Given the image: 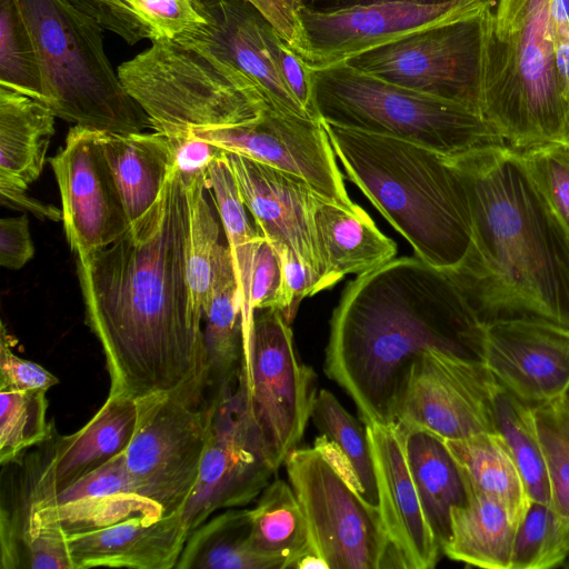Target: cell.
<instances>
[{"mask_svg": "<svg viewBox=\"0 0 569 569\" xmlns=\"http://www.w3.org/2000/svg\"><path fill=\"white\" fill-rule=\"evenodd\" d=\"M379 491V510L389 541L406 569L433 568L441 553L423 515L393 423L366 425Z\"/></svg>", "mask_w": 569, "mask_h": 569, "instance_id": "22", "label": "cell"}, {"mask_svg": "<svg viewBox=\"0 0 569 569\" xmlns=\"http://www.w3.org/2000/svg\"><path fill=\"white\" fill-rule=\"evenodd\" d=\"M182 178L189 212L187 279L192 306L202 316L212 292L223 244L220 242V226L206 198L208 173Z\"/></svg>", "mask_w": 569, "mask_h": 569, "instance_id": "36", "label": "cell"}, {"mask_svg": "<svg viewBox=\"0 0 569 569\" xmlns=\"http://www.w3.org/2000/svg\"><path fill=\"white\" fill-rule=\"evenodd\" d=\"M268 39L279 72L290 92L311 117L318 118L315 111L313 70L281 39L272 26Z\"/></svg>", "mask_w": 569, "mask_h": 569, "instance_id": "49", "label": "cell"}, {"mask_svg": "<svg viewBox=\"0 0 569 569\" xmlns=\"http://www.w3.org/2000/svg\"><path fill=\"white\" fill-rule=\"evenodd\" d=\"M190 535L181 511L136 517L107 528L67 537L73 569L176 568Z\"/></svg>", "mask_w": 569, "mask_h": 569, "instance_id": "23", "label": "cell"}, {"mask_svg": "<svg viewBox=\"0 0 569 569\" xmlns=\"http://www.w3.org/2000/svg\"><path fill=\"white\" fill-rule=\"evenodd\" d=\"M11 336L1 323L0 391H48L59 380L39 363L17 356L11 348Z\"/></svg>", "mask_w": 569, "mask_h": 569, "instance_id": "48", "label": "cell"}, {"mask_svg": "<svg viewBox=\"0 0 569 569\" xmlns=\"http://www.w3.org/2000/svg\"><path fill=\"white\" fill-rule=\"evenodd\" d=\"M74 8L96 19L103 29L114 32L129 44L153 34L130 0H68Z\"/></svg>", "mask_w": 569, "mask_h": 569, "instance_id": "47", "label": "cell"}, {"mask_svg": "<svg viewBox=\"0 0 569 569\" xmlns=\"http://www.w3.org/2000/svg\"><path fill=\"white\" fill-rule=\"evenodd\" d=\"M130 492L136 493L127 471L124 452H122L63 491L32 505L30 509L62 505L83 498Z\"/></svg>", "mask_w": 569, "mask_h": 569, "instance_id": "45", "label": "cell"}, {"mask_svg": "<svg viewBox=\"0 0 569 569\" xmlns=\"http://www.w3.org/2000/svg\"><path fill=\"white\" fill-rule=\"evenodd\" d=\"M272 243L281 259L282 281L279 310L291 322L302 299L312 297L315 277L311 269L293 249L283 243Z\"/></svg>", "mask_w": 569, "mask_h": 569, "instance_id": "50", "label": "cell"}, {"mask_svg": "<svg viewBox=\"0 0 569 569\" xmlns=\"http://www.w3.org/2000/svg\"><path fill=\"white\" fill-rule=\"evenodd\" d=\"M483 2L382 1L327 9L305 3L299 10L298 39L292 50L312 70L321 69L468 14Z\"/></svg>", "mask_w": 569, "mask_h": 569, "instance_id": "14", "label": "cell"}, {"mask_svg": "<svg viewBox=\"0 0 569 569\" xmlns=\"http://www.w3.org/2000/svg\"><path fill=\"white\" fill-rule=\"evenodd\" d=\"M426 350L485 363L486 325L448 271L417 256L393 258L345 287L323 370L362 423L390 425L410 366Z\"/></svg>", "mask_w": 569, "mask_h": 569, "instance_id": "2", "label": "cell"}, {"mask_svg": "<svg viewBox=\"0 0 569 569\" xmlns=\"http://www.w3.org/2000/svg\"><path fill=\"white\" fill-rule=\"evenodd\" d=\"M151 42L117 72L154 131L182 137L249 122L270 108L257 86L227 62L174 39Z\"/></svg>", "mask_w": 569, "mask_h": 569, "instance_id": "7", "label": "cell"}, {"mask_svg": "<svg viewBox=\"0 0 569 569\" xmlns=\"http://www.w3.org/2000/svg\"><path fill=\"white\" fill-rule=\"evenodd\" d=\"M189 212L173 167L160 198L123 236L77 257L86 321L101 345L110 392L204 398L202 316L187 279Z\"/></svg>", "mask_w": 569, "mask_h": 569, "instance_id": "1", "label": "cell"}, {"mask_svg": "<svg viewBox=\"0 0 569 569\" xmlns=\"http://www.w3.org/2000/svg\"><path fill=\"white\" fill-rule=\"evenodd\" d=\"M551 17L556 72L569 109V20L560 0H552Z\"/></svg>", "mask_w": 569, "mask_h": 569, "instance_id": "53", "label": "cell"}, {"mask_svg": "<svg viewBox=\"0 0 569 569\" xmlns=\"http://www.w3.org/2000/svg\"><path fill=\"white\" fill-rule=\"evenodd\" d=\"M47 391H0V463L16 461L53 433L47 422Z\"/></svg>", "mask_w": 569, "mask_h": 569, "instance_id": "40", "label": "cell"}, {"mask_svg": "<svg viewBox=\"0 0 569 569\" xmlns=\"http://www.w3.org/2000/svg\"><path fill=\"white\" fill-rule=\"evenodd\" d=\"M137 423L136 399L121 393L109 397L78 431L53 437L47 457L26 469L21 497L9 508L26 518L30 507L94 471L126 451Z\"/></svg>", "mask_w": 569, "mask_h": 569, "instance_id": "19", "label": "cell"}, {"mask_svg": "<svg viewBox=\"0 0 569 569\" xmlns=\"http://www.w3.org/2000/svg\"><path fill=\"white\" fill-rule=\"evenodd\" d=\"M2 569H73L67 537L51 527H33L17 540L1 560Z\"/></svg>", "mask_w": 569, "mask_h": 569, "instance_id": "43", "label": "cell"}, {"mask_svg": "<svg viewBox=\"0 0 569 569\" xmlns=\"http://www.w3.org/2000/svg\"><path fill=\"white\" fill-rule=\"evenodd\" d=\"M517 151L530 177L569 231V146L556 140Z\"/></svg>", "mask_w": 569, "mask_h": 569, "instance_id": "42", "label": "cell"}, {"mask_svg": "<svg viewBox=\"0 0 569 569\" xmlns=\"http://www.w3.org/2000/svg\"><path fill=\"white\" fill-rule=\"evenodd\" d=\"M496 386L485 363L426 350L410 366L393 423L419 427L445 440L496 432Z\"/></svg>", "mask_w": 569, "mask_h": 569, "instance_id": "15", "label": "cell"}, {"mask_svg": "<svg viewBox=\"0 0 569 569\" xmlns=\"http://www.w3.org/2000/svg\"><path fill=\"white\" fill-rule=\"evenodd\" d=\"M557 141H560L562 143H566V144L569 146V109H568L567 114H566V119H565V122H563V127H562L560 137H559V139Z\"/></svg>", "mask_w": 569, "mask_h": 569, "instance_id": "56", "label": "cell"}, {"mask_svg": "<svg viewBox=\"0 0 569 569\" xmlns=\"http://www.w3.org/2000/svg\"><path fill=\"white\" fill-rule=\"evenodd\" d=\"M208 189L222 223L230 249L239 290L241 309L246 307L254 251L260 233L249 219L226 151L208 167Z\"/></svg>", "mask_w": 569, "mask_h": 569, "instance_id": "37", "label": "cell"}, {"mask_svg": "<svg viewBox=\"0 0 569 569\" xmlns=\"http://www.w3.org/2000/svg\"><path fill=\"white\" fill-rule=\"evenodd\" d=\"M461 467L470 491L501 502L519 522L529 498L505 441L496 432L445 440Z\"/></svg>", "mask_w": 569, "mask_h": 569, "instance_id": "32", "label": "cell"}, {"mask_svg": "<svg viewBox=\"0 0 569 569\" xmlns=\"http://www.w3.org/2000/svg\"><path fill=\"white\" fill-rule=\"evenodd\" d=\"M547 463L550 506L569 518V406L557 398L533 407Z\"/></svg>", "mask_w": 569, "mask_h": 569, "instance_id": "41", "label": "cell"}, {"mask_svg": "<svg viewBox=\"0 0 569 569\" xmlns=\"http://www.w3.org/2000/svg\"><path fill=\"white\" fill-rule=\"evenodd\" d=\"M137 423L124 451L133 491L163 516L182 511L198 481L211 408L204 398L157 392L136 398Z\"/></svg>", "mask_w": 569, "mask_h": 569, "instance_id": "10", "label": "cell"}, {"mask_svg": "<svg viewBox=\"0 0 569 569\" xmlns=\"http://www.w3.org/2000/svg\"><path fill=\"white\" fill-rule=\"evenodd\" d=\"M311 218L321 266L313 296L347 274H363L397 254L396 242L383 234L357 203L345 207L315 193Z\"/></svg>", "mask_w": 569, "mask_h": 569, "instance_id": "24", "label": "cell"}, {"mask_svg": "<svg viewBox=\"0 0 569 569\" xmlns=\"http://www.w3.org/2000/svg\"><path fill=\"white\" fill-rule=\"evenodd\" d=\"M421 508L440 547L451 538V510L466 505L470 488L445 439L419 427L396 422Z\"/></svg>", "mask_w": 569, "mask_h": 569, "instance_id": "25", "label": "cell"}, {"mask_svg": "<svg viewBox=\"0 0 569 569\" xmlns=\"http://www.w3.org/2000/svg\"><path fill=\"white\" fill-rule=\"evenodd\" d=\"M169 139L173 149L174 166L184 178L208 173L211 161L223 152L221 148L190 133Z\"/></svg>", "mask_w": 569, "mask_h": 569, "instance_id": "52", "label": "cell"}, {"mask_svg": "<svg viewBox=\"0 0 569 569\" xmlns=\"http://www.w3.org/2000/svg\"><path fill=\"white\" fill-rule=\"evenodd\" d=\"M281 281L282 270L279 253L274 244L260 234L250 273L247 302L242 312L244 346L254 310L279 309Z\"/></svg>", "mask_w": 569, "mask_h": 569, "instance_id": "44", "label": "cell"}, {"mask_svg": "<svg viewBox=\"0 0 569 569\" xmlns=\"http://www.w3.org/2000/svg\"><path fill=\"white\" fill-rule=\"evenodd\" d=\"M561 568L569 569V557L566 559V561L561 565Z\"/></svg>", "mask_w": 569, "mask_h": 569, "instance_id": "59", "label": "cell"}, {"mask_svg": "<svg viewBox=\"0 0 569 569\" xmlns=\"http://www.w3.org/2000/svg\"><path fill=\"white\" fill-rule=\"evenodd\" d=\"M210 431L198 481L181 516L191 532L220 509L253 501L279 469L253 417L243 368L210 399Z\"/></svg>", "mask_w": 569, "mask_h": 569, "instance_id": "11", "label": "cell"}, {"mask_svg": "<svg viewBox=\"0 0 569 569\" xmlns=\"http://www.w3.org/2000/svg\"><path fill=\"white\" fill-rule=\"evenodd\" d=\"M552 0H485L481 114L512 149L559 139L568 106L555 66Z\"/></svg>", "mask_w": 569, "mask_h": 569, "instance_id": "5", "label": "cell"}, {"mask_svg": "<svg viewBox=\"0 0 569 569\" xmlns=\"http://www.w3.org/2000/svg\"><path fill=\"white\" fill-rule=\"evenodd\" d=\"M467 193L472 241L449 273L485 325L533 319L569 330V231L517 150L448 156Z\"/></svg>", "mask_w": 569, "mask_h": 569, "instance_id": "3", "label": "cell"}, {"mask_svg": "<svg viewBox=\"0 0 569 569\" xmlns=\"http://www.w3.org/2000/svg\"><path fill=\"white\" fill-rule=\"evenodd\" d=\"M251 516V547L278 569L295 568L298 560L316 553L307 518L289 481L269 482Z\"/></svg>", "mask_w": 569, "mask_h": 569, "instance_id": "30", "label": "cell"}, {"mask_svg": "<svg viewBox=\"0 0 569 569\" xmlns=\"http://www.w3.org/2000/svg\"><path fill=\"white\" fill-rule=\"evenodd\" d=\"M193 137L302 179L318 196L352 207L338 159L321 119L267 108L229 127L193 129Z\"/></svg>", "mask_w": 569, "mask_h": 569, "instance_id": "16", "label": "cell"}, {"mask_svg": "<svg viewBox=\"0 0 569 569\" xmlns=\"http://www.w3.org/2000/svg\"><path fill=\"white\" fill-rule=\"evenodd\" d=\"M242 368L253 417L279 468L302 439L318 395L317 375L300 360L279 309L254 310Z\"/></svg>", "mask_w": 569, "mask_h": 569, "instance_id": "13", "label": "cell"}, {"mask_svg": "<svg viewBox=\"0 0 569 569\" xmlns=\"http://www.w3.org/2000/svg\"><path fill=\"white\" fill-rule=\"evenodd\" d=\"M569 20V0H560Z\"/></svg>", "mask_w": 569, "mask_h": 569, "instance_id": "57", "label": "cell"}, {"mask_svg": "<svg viewBox=\"0 0 569 569\" xmlns=\"http://www.w3.org/2000/svg\"><path fill=\"white\" fill-rule=\"evenodd\" d=\"M251 509L229 508L193 529L176 569H278L251 547Z\"/></svg>", "mask_w": 569, "mask_h": 569, "instance_id": "33", "label": "cell"}, {"mask_svg": "<svg viewBox=\"0 0 569 569\" xmlns=\"http://www.w3.org/2000/svg\"><path fill=\"white\" fill-rule=\"evenodd\" d=\"M0 86L46 103L37 48L16 0H0Z\"/></svg>", "mask_w": 569, "mask_h": 569, "instance_id": "39", "label": "cell"}, {"mask_svg": "<svg viewBox=\"0 0 569 569\" xmlns=\"http://www.w3.org/2000/svg\"><path fill=\"white\" fill-rule=\"evenodd\" d=\"M49 162L59 187L66 237L77 257H87L126 233L130 223L97 130L70 128L64 148Z\"/></svg>", "mask_w": 569, "mask_h": 569, "instance_id": "17", "label": "cell"}, {"mask_svg": "<svg viewBox=\"0 0 569 569\" xmlns=\"http://www.w3.org/2000/svg\"><path fill=\"white\" fill-rule=\"evenodd\" d=\"M311 420L320 433L315 447L341 468L365 500L379 508L377 477L366 425L349 413L327 389L318 391Z\"/></svg>", "mask_w": 569, "mask_h": 569, "instance_id": "31", "label": "cell"}, {"mask_svg": "<svg viewBox=\"0 0 569 569\" xmlns=\"http://www.w3.org/2000/svg\"><path fill=\"white\" fill-rule=\"evenodd\" d=\"M288 481L307 518L312 546L328 569L395 568L378 507L317 447L295 448L284 460Z\"/></svg>", "mask_w": 569, "mask_h": 569, "instance_id": "9", "label": "cell"}, {"mask_svg": "<svg viewBox=\"0 0 569 569\" xmlns=\"http://www.w3.org/2000/svg\"><path fill=\"white\" fill-rule=\"evenodd\" d=\"M0 202L8 208L31 212L39 219L62 220V210L30 197L27 190L0 188Z\"/></svg>", "mask_w": 569, "mask_h": 569, "instance_id": "54", "label": "cell"}, {"mask_svg": "<svg viewBox=\"0 0 569 569\" xmlns=\"http://www.w3.org/2000/svg\"><path fill=\"white\" fill-rule=\"evenodd\" d=\"M492 408L496 432L519 469L529 500L550 505L547 463L533 407L497 382Z\"/></svg>", "mask_w": 569, "mask_h": 569, "instance_id": "34", "label": "cell"}, {"mask_svg": "<svg viewBox=\"0 0 569 569\" xmlns=\"http://www.w3.org/2000/svg\"><path fill=\"white\" fill-rule=\"evenodd\" d=\"M346 177L410 243L443 271L472 241L465 187L448 156L425 146L322 120Z\"/></svg>", "mask_w": 569, "mask_h": 569, "instance_id": "4", "label": "cell"}, {"mask_svg": "<svg viewBox=\"0 0 569 569\" xmlns=\"http://www.w3.org/2000/svg\"><path fill=\"white\" fill-rule=\"evenodd\" d=\"M226 157L258 232L301 257L315 277L313 296L321 274L311 218L316 192L293 174L238 153L226 151Z\"/></svg>", "mask_w": 569, "mask_h": 569, "instance_id": "21", "label": "cell"}, {"mask_svg": "<svg viewBox=\"0 0 569 569\" xmlns=\"http://www.w3.org/2000/svg\"><path fill=\"white\" fill-rule=\"evenodd\" d=\"M161 509L137 493L92 497L71 502L32 508L12 540L13 548L20 536L33 527H51L66 537L93 532L136 517H160Z\"/></svg>", "mask_w": 569, "mask_h": 569, "instance_id": "35", "label": "cell"}, {"mask_svg": "<svg viewBox=\"0 0 569 569\" xmlns=\"http://www.w3.org/2000/svg\"><path fill=\"white\" fill-rule=\"evenodd\" d=\"M54 119L46 103L0 86V188L28 190L39 178Z\"/></svg>", "mask_w": 569, "mask_h": 569, "instance_id": "27", "label": "cell"}, {"mask_svg": "<svg viewBox=\"0 0 569 569\" xmlns=\"http://www.w3.org/2000/svg\"><path fill=\"white\" fill-rule=\"evenodd\" d=\"M517 526L501 502L470 491L468 502L451 510V538L442 553L483 569H511Z\"/></svg>", "mask_w": 569, "mask_h": 569, "instance_id": "28", "label": "cell"}, {"mask_svg": "<svg viewBox=\"0 0 569 569\" xmlns=\"http://www.w3.org/2000/svg\"><path fill=\"white\" fill-rule=\"evenodd\" d=\"M562 400L569 406V386L561 396Z\"/></svg>", "mask_w": 569, "mask_h": 569, "instance_id": "58", "label": "cell"}, {"mask_svg": "<svg viewBox=\"0 0 569 569\" xmlns=\"http://www.w3.org/2000/svg\"><path fill=\"white\" fill-rule=\"evenodd\" d=\"M154 39H176L206 22L194 0H130Z\"/></svg>", "mask_w": 569, "mask_h": 569, "instance_id": "46", "label": "cell"}, {"mask_svg": "<svg viewBox=\"0 0 569 569\" xmlns=\"http://www.w3.org/2000/svg\"><path fill=\"white\" fill-rule=\"evenodd\" d=\"M319 119L415 142L446 156L506 144L468 108L362 72L347 62L313 70Z\"/></svg>", "mask_w": 569, "mask_h": 569, "instance_id": "8", "label": "cell"}, {"mask_svg": "<svg viewBox=\"0 0 569 569\" xmlns=\"http://www.w3.org/2000/svg\"><path fill=\"white\" fill-rule=\"evenodd\" d=\"M481 8L345 62L368 74L461 104L482 116Z\"/></svg>", "mask_w": 569, "mask_h": 569, "instance_id": "12", "label": "cell"}, {"mask_svg": "<svg viewBox=\"0 0 569 569\" xmlns=\"http://www.w3.org/2000/svg\"><path fill=\"white\" fill-rule=\"evenodd\" d=\"M202 327L208 381L216 390L237 378L246 352L242 309L228 244L219 256Z\"/></svg>", "mask_w": 569, "mask_h": 569, "instance_id": "29", "label": "cell"}, {"mask_svg": "<svg viewBox=\"0 0 569 569\" xmlns=\"http://www.w3.org/2000/svg\"><path fill=\"white\" fill-rule=\"evenodd\" d=\"M37 48L46 104L74 126L113 133L151 128L103 48V27L68 0H16Z\"/></svg>", "mask_w": 569, "mask_h": 569, "instance_id": "6", "label": "cell"}, {"mask_svg": "<svg viewBox=\"0 0 569 569\" xmlns=\"http://www.w3.org/2000/svg\"><path fill=\"white\" fill-rule=\"evenodd\" d=\"M485 363L496 381L532 407L569 386V330L533 319L486 325Z\"/></svg>", "mask_w": 569, "mask_h": 569, "instance_id": "20", "label": "cell"}, {"mask_svg": "<svg viewBox=\"0 0 569 569\" xmlns=\"http://www.w3.org/2000/svg\"><path fill=\"white\" fill-rule=\"evenodd\" d=\"M382 1H406V2H417V3H442L452 0H306V4L318 8V9H327V8H342L355 4L362 3H372V2H382Z\"/></svg>", "mask_w": 569, "mask_h": 569, "instance_id": "55", "label": "cell"}, {"mask_svg": "<svg viewBox=\"0 0 569 569\" xmlns=\"http://www.w3.org/2000/svg\"><path fill=\"white\" fill-rule=\"evenodd\" d=\"M569 557V518L529 500L517 526L511 569L558 568Z\"/></svg>", "mask_w": 569, "mask_h": 569, "instance_id": "38", "label": "cell"}, {"mask_svg": "<svg viewBox=\"0 0 569 569\" xmlns=\"http://www.w3.org/2000/svg\"><path fill=\"white\" fill-rule=\"evenodd\" d=\"M206 20L174 40L237 69L280 112L311 117L284 83L269 44L271 24L248 0H194ZM318 119V118H317Z\"/></svg>", "mask_w": 569, "mask_h": 569, "instance_id": "18", "label": "cell"}, {"mask_svg": "<svg viewBox=\"0 0 569 569\" xmlns=\"http://www.w3.org/2000/svg\"><path fill=\"white\" fill-rule=\"evenodd\" d=\"M29 220L22 214L0 220V264L19 270L34 256Z\"/></svg>", "mask_w": 569, "mask_h": 569, "instance_id": "51", "label": "cell"}, {"mask_svg": "<svg viewBox=\"0 0 569 569\" xmlns=\"http://www.w3.org/2000/svg\"><path fill=\"white\" fill-rule=\"evenodd\" d=\"M97 136L128 221L132 224L162 193L174 167L171 141L157 131L123 134L97 130Z\"/></svg>", "mask_w": 569, "mask_h": 569, "instance_id": "26", "label": "cell"}]
</instances>
